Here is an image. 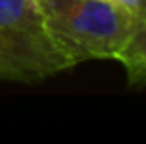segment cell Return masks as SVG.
<instances>
[{
	"instance_id": "4",
	"label": "cell",
	"mask_w": 146,
	"mask_h": 144,
	"mask_svg": "<svg viewBox=\"0 0 146 144\" xmlns=\"http://www.w3.org/2000/svg\"><path fill=\"white\" fill-rule=\"evenodd\" d=\"M117 61L122 63L130 87H146V18L136 24Z\"/></svg>"
},
{
	"instance_id": "2",
	"label": "cell",
	"mask_w": 146,
	"mask_h": 144,
	"mask_svg": "<svg viewBox=\"0 0 146 144\" xmlns=\"http://www.w3.org/2000/svg\"><path fill=\"white\" fill-rule=\"evenodd\" d=\"M0 34L38 61L49 77L73 67L49 32L44 0H0Z\"/></svg>"
},
{
	"instance_id": "5",
	"label": "cell",
	"mask_w": 146,
	"mask_h": 144,
	"mask_svg": "<svg viewBox=\"0 0 146 144\" xmlns=\"http://www.w3.org/2000/svg\"><path fill=\"white\" fill-rule=\"evenodd\" d=\"M105 2H111V4L122 8V10L130 12L138 20H144L146 18V0H105Z\"/></svg>"
},
{
	"instance_id": "3",
	"label": "cell",
	"mask_w": 146,
	"mask_h": 144,
	"mask_svg": "<svg viewBox=\"0 0 146 144\" xmlns=\"http://www.w3.org/2000/svg\"><path fill=\"white\" fill-rule=\"evenodd\" d=\"M49 77L38 61L0 34V81L38 83Z\"/></svg>"
},
{
	"instance_id": "1",
	"label": "cell",
	"mask_w": 146,
	"mask_h": 144,
	"mask_svg": "<svg viewBox=\"0 0 146 144\" xmlns=\"http://www.w3.org/2000/svg\"><path fill=\"white\" fill-rule=\"evenodd\" d=\"M44 10L53 40L73 67L89 59H117L140 22L105 0H44Z\"/></svg>"
}]
</instances>
